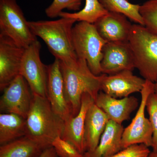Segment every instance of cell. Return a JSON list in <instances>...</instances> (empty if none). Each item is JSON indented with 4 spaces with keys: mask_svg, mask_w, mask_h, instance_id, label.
I'll list each match as a JSON object with an SVG mask.
<instances>
[{
    "mask_svg": "<svg viewBox=\"0 0 157 157\" xmlns=\"http://www.w3.org/2000/svg\"><path fill=\"white\" fill-rule=\"evenodd\" d=\"M60 67L66 101L72 116H76L80 110L83 94H89L95 101L101 91V75H94L82 59L69 63L60 61Z\"/></svg>",
    "mask_w": 157,
    "mask_h": 157,
    "instance_id": "cell-1",
    "label": "cell"
},
{
    "mask_svg": "<svg viewBox=\"0 0 157 157\" xmlns=\"http://www.w3.org/2000/svg\"><path fill=\"white\" fill-rule=\"evenodd\" d=\"M26 122V135L44 149L61 137L64 121L54 111L48 98L33 94Z\"/></svg>",
    "mask_w": 157,
    "mask_h": 157,
    "instance_id": "cell-2",
    "label": "cell"
},
{
    "mask_svg": "<svg viewBox=\"0 0 157 157\" xmlns=\"http://www.w3.org/2000/svg\"><path fill=\"white\" fill-rule=\"evenodd\" d=\"M76 20L61 17L53 21H29L31 31L45 42L51 53L66 63L78 59L72 41V31Z\"/></svg>",
    "mask_w": 157,
    "mask_h": 157,
    "instance_id": "cell-3",
    "label": "cell"
},
{
    "mask_svg": "<svg viewBox=\"0 0 157 157\" xmlns=\"http://www.w3.org/2000/svg\"><path fill=\"white\" fill-rule=\"evenodd\" d=\"M128 43L135 68L144 79L155 83L157 81V35L144 26L133 25Z\"/></svg>",
    "mask_w": 157,
    "mask_h": 157,
    "instance_id": "cell-4",
    "label": "cell"
},
{
    "mask_svg": "<svg viewBox=\"0 0 157 157\" xmlns=\"http://www.w3.org/2000/svg\"><path fill=\"white\" fill-rule=\"evenodd\" d=\"M72 41L78 58L85 60L94 75H101L102 50L107 42L98 33L94 25L78 21L73 27Z\"/></svg>",
    "mask_w": 157,
    "mask_h": 157,
    "instance_id": "cell-5",
    "label": "cell"
},
{
    "mask_svg": "<svg viewBox=\"0 0 157 157\" xmlns=\"http://www.w3.org/2000/svg\"><path fill=\"white\" fill-rule=\"evenodd\" d=\"M0 30L24 48L37 40L16 0H0Z\"/></svg>",
    "mask_w": 157,
    "mask_h": 157,
    "instance_id": "cell-6",
    "label": "cell"
},
{
    "mask_svg": "<svg viewBox=\"0 0 157 157\" xmlns=\"http://www.w3.org/2000/svg\"><path fill=\"white\" fill-rule=\"evenodd\" d=\"M154 92V83L145 80L140 91L141 101L132 122L124 128L121 140L123 149L135 144H144L148 147L152 144L153 130L151 123L145 115L147 98Z\"/></svg>",
    "mask_w": 157,
    "mask_h": 157,
    "instance_id": "cell-7",
    "label": "cell"
},
{
    "mask_svg": "<svg viewBox=\"0 0 157 157\" xmlns=\"http://www.w3.org/2000/svg\"><path fill=\"white\" fill-rule=\"evenodd\" d=\"M41 45L36 40L25 48L19 75L25 79L33 94L47 98V68L40 58Z\"/></svg>",
    "mask_w": 157,
    "mask_h": 157,
    "instance_id": "cell-8",
    "label": "cell"
},
{
    "mask_svg": "<svg viewBox=\"0 0 157 157\" xmlns=\"http://www.w3.org/2000/svg\"><path fill=\"white\" fill-rule=\"evenodd\" d=\"M0 109L5 113H13L26 118L30 108L33 93L28 83L18 75L3 91Z\"/></svg>",
    "mask_w": 157,
    "mask_h": 157,
    "instance_id": "cell-9",
    "label": "cell"
},
{
    "mask_svg": "<svg viewBox=\"0 0 157 157\" xmlns=\"http://www.w3.org/2000/svg\"><path fill=\"white\" fill-rule=\"evenodd\" d=\"M25 48L0 35V90H3L19 75Z\"/></svg>",
    "mask_w": 157,
    "mask_h": 157,
    "instance_id": "cell-10",
    "label": "cell"
},
{
    "mask_svg": "<svg viewBox=\"0 0 157 157\" xmlns=\"http://www.w3.org/2000/svg\"><path fill=\"white\" fill-rule=\"evenodd\" d=\"M102 74L113 75L135 68L134 56L128 42H107L102 50Z\"/></svg>",
    "mask_w": 157,
    "mask_h": 157,
    "instance_id": "cell-11",
    "label": "cell"
},
{
    "mask_svg": "<svg viewBox=\"0 0 157 157\" xmlns=\"http://www.w3.org/2000/svg\"><path fill=\"white\" fill-rule=\"evenodd\" d=\"M145 79L125 70L113 75H101V91L113 98H122L135 93L140 92Z\"/></svg>",
    "mask_w": 157,
    "mask_h": 157,
    "instance_id": "cell-12",
    "label": "cell"
},
{
    "mask_svg": "<svg viewBox=\"0 0 157 157\" xmlns=\"http://www.w3.org/2000/svg\"><path fill=\"white\" fill-rule=\"evenodd\" d=\"M47 68V98L55 112L66 121L73 116L65 98L59 60L55 59Z\"/></svg>",
    "mask_w": 157,
    "mask_h": 157,
    "instance_id": "cell-13",
    "label": "cell"
},
{
    "mask_svg": "<svg viewBox=\"0 0 157 157\" xmlns=\"http://www.w3.org/2000/svg\"><path fill=\"white\" fill-rule=\"evenodd\" d=\"M94 24L107 42H128L133 25L123 14L113 12H108Z\"/></svg>",
    "mask_w": 157,
    "mask_h": 157,
    "instance_id": "cell-14",
    "label": "cell"
},
{
    "mask_svg": "<svg viewBox=\"0 0 157 157\" xmlns=\"http://www.w3.org/2000/svg\"><path fill=\"white\" fill-rule=\"evenodd\" d=\"M95 104L107 116L109 120L122 124L130 119L132 112L138 107V100L134 96L116 98L100 91Z\"/></svg>",
    "mask_w": 157,
    "mask_h": 157,
    "instance_id": "cell-15",
    "label": "cell"
},
{
    "mask_svg": "<svg viewBox=\"0 0 157 157\" xmlns=\"http://www.w3.org/2000/svg\"><path fill=\"white\" fill-rule=\"evenodd\" d=\"M94 103V100L89 94L85 93L82 98L81 105L78 114L65 121L61 137L75 146L82 154L85 152L84 132L86 116L88 109Z\"/></svg>",
    "mask_w": 157,
    "mask_h": 157,
    "instance_id": "cell-16",
    "label": "cell"
},
{
    "mask_svg": "<svg viewBox=\"0 0 157 157\" xmlns=\"http://www.w3.org/2000/svg\"><path fill=\"white\" fill-rule=\"evenodd\" d=\"M109 120L107 114L95 102L90 105L86 113L85 122V152H91L95 149Z\"/></svg>",
    "mask_w": 157,
    "mask_h": 157,
    "instance_id": "cell-17",
    "label": "cell"
},
{
    "mask_svg": "<svg viewBox=\"0 0 157 157\" xmlns=\"http://www.w3.org/2000/svg\"><path fill=\"white\" fill-rule=\"evenodd\" d=\"M124 130L122 125L109 120L97 147L91 152L85 153L83 157H110L121 151Z\"/></svg>",
    "mask_w": 157,
    "mask_h": 157,
    "instance_id": "cell-18",
    "label": "cell"
},
{
    "mask_svg": "<svg viewBox=\"0 0 157 157\" xmlns=\"http://www.w3.org/2000/svg\"><path fill=\"white\" fill-rule=\"evenodd\" d=\"M26 135L24 118L13 113L0 114V144H6Z\"/></svg>",
    "mask_w": 157,
    "mask_h": 157,
    "instance_id": "cell-19",
    "label": "cell"
},
{
    "mask_svg": "<svg viewBox=\"0 0 157 157\" xmlns=\"http://www.w3.org/2000/svg\"><path fill=\"white\" fill-rule=\"evenodd\" d=\"M44 149L25 136L0 147V157H39Z\"/></svg>",
    "mask_w": 157,
    "mask_h": 157,
    "instance_id": "cell-20",
    "label": "cell"
},
{
    "mask_svg": "<svg viewBox=\"0 0 157 157\" xmlns=\"http://www.w3.org/2000/svg\"><path fill=\"white\" fill-rule=\"evenodd\" d=\"M108 12L104 9L99 0H86L84 8L81 10L72 13L63 11L60 14L59 17L94 24L99 18Z\"/></svg>",
    "mask_w": 157,
    "mask_h": 157,
    "instance_id": "cell-21",
    "label": "cell"
},
{
    "mask_svg": "<svg viewBox=\"0 0 157 157\" xmlns=\"http://www.w3.org/2000/svg\"><path fill=\"white\" fill-rule=\"evenodd\" d=\"M101 5L109 12H116L136 23L144 26L143 18L139 12L140 6L129 2L128 0H99Z\"/></svg>",
    "mask_w": 157,
    "mask_h": 157,
    "instance_id": "cell-22",
    "label": "cell"
},
{
    "mask_svg": "<svg viewBox=\"0 0 157 157\" xmlns=\"http://www.w3.org/2000/svg\"><path fill=\"white\" fill-rule=\"evenodd\" d=\"M140 14L144 26L157 35V0H148L140 6Z\"/></svg>",
    "mask_w": 157,
    "mask_h": 157,
    "instance_id": "cell-23",
    "label": "cell"
},
{
    "mask_svg": "<svg viewBox=\"0 0 157 157\" xmlns=\"http://www.w3.org/2000/svg\"><path fill=\"white\" fill-rule=\"evenodd\" d=\"M82 1V0H54L45 9V14L48 17L53 18L59 16L65 9L78 11L81 7Z\"/></svg>",
    "mask_w": 157,
    "mask_h": 157,
    "instance_id": "cell-24",
    "label": "cell"
},
{
    "mask_svg": "<svg viewBox=\"0 0 157 157\" xmlns=\"http://www.w3.org/2000/svg\"><path fill=\"white\" fill-rule=\"evenodd\" d=\"M146 109L153 130L152 151L155 152L157 151V94L154 92L147 98Z\"/></svg>",
    "mask_w": 157,
    "mask_h": 157,
    "instance_id": "cell-25",
    "label": "cell"
},
{
    "mask_svg": "<svg viewBox=\"0 0 157 157\" xmlns=\"http://www.w3.org/2000/svg\"><path fill=\"white\" fill-rule=\"evenodd\" d=\"M58 156L59 157H83V155L78 151L72 143L57 137L52 144Z\"/></svg>",
    "mask_w": 157,
    "mask_h": 157,
    "instance_id": "cell-26",
    "label": "cell"
},
{
    "mask_svg": "<svg viewBox=\"0 0 157 157\" xmlns=\"http://www.w3.org/2000/svg\"><path fill=\"white\" fill-rule=\"evenodd\" d=\"M149 147L144 144L129 146L110 157H148L151 153Z\"/></svg>",
    "mask_w": 157,
    "mask_h": 157,
    "instance_id": "cell-27",
    "label": "cell"
},
{
    "mask_svg": "<svg viewBox=\"0 0 157 157\" xmlns=\"http://www.w3.org/2000/svg\"><path fill=\"white\" fill-rule=\"evenodd\" d=\"M39 157H58L55 150L53 147L45 149Z\"/></svg>",
    "mask_w": 157,
    "mask_h": 157,
    "instance_id": "cell-28",
    "label": "cell"
},
{
    "mask_svg": "<svg viewBox=\"0 0 157 157\" xmlns=\"http://www.w3.org/2000/svg\"><path fill=\"white\" fill-rule=\"evenodd\" d=\"M148 157H157V151L154 152L151 151Z\"/></svg>",
    "mask_w": 157,
    "mask_h": 157,
    "instance_id": "cell-29",
    "label": "cell"
},
{
    "mask_svg": "<svg viewBox=\"0 0 157 157\" xmlns=\"http://www.w3.org/2000/svg\"><path fill=\"white\" fill-rule=\"evenodd\" d=\"M154 92L157 94V81L154 83Z\"/></svg>",
    "mask_w": 157,
    "mask_h": 157,
    "instance_id": "cell-30",
    "label": "cell"
}]
</instances>
